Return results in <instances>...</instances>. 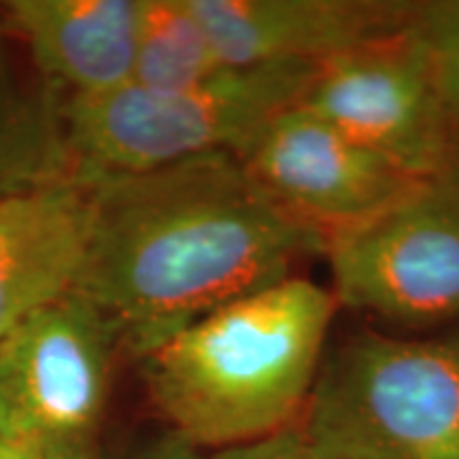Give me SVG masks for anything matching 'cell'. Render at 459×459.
I'll use <instances>...</instances> for the list:
<instances>
[{
  "mask_svg": "<svg viewBox=\"0 0 459 459\" xmlns=\"http://www.w3.org/2000/svg\"><path fill=\"white\" fill-rule=\"evenodd\" d=\"M237 156L274 203L325 237L368 220L421 179L300 105L264 126Z\"/></svg>",
  "mask_w": 459,
  "mask_h": 459,
  "instance_id": "cell-8",
  "label": "cell"
},
{
  "mask_svg": "<svg viewBox=\"0 0 459 459\" xmlns=\"http://www.w3.org/2000/svg\"><path fill=\"white\" fill-rule=\"evenodd\" d=\"M409 28L426 51L436 90L459 130V0L412 3Z\"/></svg>",
  "mask_w": 459,
  "mask_h": 459,
  "instance_id": "cell-14",
  "label": "cell"
},
{
  "mask_svg": "<svg viewBox=\"0 0 459 459\" xmlns=\"http://www.w3.org/2000/svg\"><path fill=\"white\" fill-rule=\"evenodd\" d=\"M336 298L290 277L204 315L139 359L169 429L203 451L300 423L325 358Z\"/></svg>",
  "mask_w": 459,
  "mask_h": 459,
  "instance_id": "cell-2",
  "label": "cell"
},
{
  "mask_svg": "<svg viewBox=\"0 0 459 459\" xmlns=\"http://www.w3.org/2000/svg\"><path fill=\"white\" fill-rule=\"evenodd\" d=\"M141 0H9L4 28L45 88L91 99L132 82Z\"/></svg>",
  "mask_w": 459,
  "mask_h": 459,
  "instance_id": "cell-11",
  "label": "cell"
},
{
  "mask_svg": "<svg viewBox=\"0 0 459 459\" xmlns=\"http://www.w3.org/2000/svg\"><path fill=\"white\" fill-rule=\"evenodd\" d=\"M226 71L189 0H141L132 82L175 91Z\"/></svg>",
  "mask_w": 459,
  "mask_h": 459,
  "instance_id": "cell-13",
  "label": "cell"
},
{
  "mask_svg": "<svg viewBox=\"0 0 459 459\" xmlns=\"http://www.w3.org/2000/svg\"><path fill=\"white\" fill-rule=\"evenodd\" d=\"M300 107L415 177L459 162V130L409 26L321 62Z\"/></svg>",
  "mask_w": 459,
  "mask_h": 459,
  "instance_id": "cell-7",
  "label": "cell"
},
{
  "mask_svg": "<svg viewBox=\"0 0 459 459\" xmlns=\"http://www.w3.org/2000/svg\"><path fill=\"white\" fill-rule=\"evenodd\" d=\"M300 428L317 459H459V334L347 338Z\"/></svg>",
  "mask_w": 459,
  "mask_h": 459,
  "instance_id": "cell-4",
  "label": "cell"
},
{
  "mask_svg": "<svg viewBox=\"0 0 459 459\" xmlns=\"http://www.w3.org/2000/svg\"><path fill=\"white\" fill-rule=\"evenodd\" d=\"M209 459H317L304 438L300 423L281 429L266 438L211 453Z\"/></svg>",
  "mask_w": 459,
  "mask_h": 459,
  "instance_id": "cell-15",
  "label": "cell"
},
{
  "mask_svg": "<svg viewBox=\"0 0 459 459\" xmlns=\"http://www.w3.org/2000/svg\"><path fill=\"white\" fill-rule=\"evenodd\" d=\"M319 65L226 68L186 90L128 83L91 99H60L71 175H134L213 152L238 153L268 122L300 105Z\"/></svg>",
  "mask_w": 459,
  "mask_h": 459,
  "instance_id": "cell-3",
  "label": "cell"
},
{
  "mask_svg": "<svg viewBox=\"0 0 459 459\" xmlns=\"http://www.w3.org/2000/svg\"><path fill=\"white\" fill-rule=\"evenodd\" d=\"M88 183V255L74 294L105 315L136 361L204 315L296 277L328 243L232 152Z\"/></svg>",
  "mask_w": 459,
  "mask_h": 459,
  "instance_id": "cell-1",
  "label": "cell"
},
{
  "mask_svg": "<svg viewBox=\"0 0 459 459\" xmlns=\"http://www.w3.org/2000/svg\"><path fill=\"white\" fill-rule=\"evenodd\" d=\"M0 459H43L32 445L0 434Z\"/></svg>",
  "mask_w": 459,
  "mask_h": 459,
  "instance_id": "cell-17",
  "label": "cell"
},
{
  "mask_svg": "<svg viewBox=\"0 0 459 459\" xmlns=\"http://www.w3.org/2000/svg\"><path fill=\"white\" fill-rule=\"evenodd\" d=\"M324 255L338 307L402 325L457 317L459 162L330 234Z\"/></svg>",
  "mask_w": 459,
  "mask_h": 459,
  "instance_id": "cell-5",
  "label": "cell"
},
{
  "mask_svg": "<svg viewBox=\"0 0 459 459\" xmlns=\"http://www.w3.org/2000/svg\"><path fill=\"white\" fill-rule=\"evenodd\" d=\"M90 220V183L77 177L0 196V341L74 294Z\"/></svg>",
  "mask_w": 459,
  "mask_h": 459,
  "instance_id": "cell-10",
  "label": "cell"
},
{
  "mask_svg": "<svg viewBox=\"0 0 459 459\" xmlns=\"http://www.w3.org/2000/svg\"><path fill=\"white\" fill-rule=\"evenodd\" d=\"M0 434L11 436L9 428V409H7V395H4L3 377H0Z\"/></svg>",
  "mask_w": 459,
  "mask_h": 459,
  "instance_id": "cell-18",
  "label": "cell"
},
{
  "mask_svg": "<svg viewBox=\"0 0 459 459\" xmlns=\"http://www.w3.org/2000/svg\"><path fill=\"white\" fill-rule=\"evenodd\" d=\"M66 177L60 96L22 74L0 13V196Z\"/></svg>",
  "mask_w": 459,
  "mask_h": 459,
  "instance_id": "cell-12",
  "label": "cell"
},
{
  "mask_svg": "<svg viewBox=\"0 0 459 459\" xmlns=\"http://www.w3.org/2000/svg\"><path fill=\"white\" fill-rule=\"evenodd\" d=\"M226 68L321 62L409 26L406 0H189Z\"/></svg>",
  "mask_w": 459,
  "mask_h": 459,
  "instance_id": "cell-9",
  "label": "cell"
},
{
  "mask_svg": "<svg viewBox=\"0 0 459 459\" xmlns=\"http://www.w3.org/2000/svg\"><path fill=\"white\" fill-rule=\"evenodd\" d=\"M117 332L94 304L71 294L0 341L11 438L43 459H100Z\"/></svg>",
  "mask_w": 459,
  "mask_h": 459,
  "instance_id": "cell-6",
  "label": "cell"
},
{
  "mask_svg": "<svg viewBox=\"0 0 459 459\" xmlns=\"http://www.w3.org/2000/svg\"><path fill=\"white\" fill-rule=\"evenodd\" d=\"M130 459H209V455L183 436L166 429L156 438L143 443Z\"/></svg>",
  "mask_w": 459,
  "mask_h": 459,
  "instance_id": "cell-16",
  "label": "cell"
}]
</instances>
